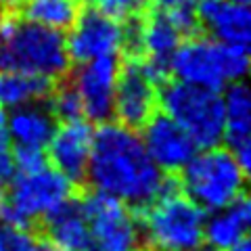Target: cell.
Instances as JSON below:
<instances>
[{"label":"cell","mask_w":251,"mask_h":251,"mask_svg":"<svg viewBox=\"0 0 251 251\" xmlns=\"http://www.w3.org/2000/svg\"><path fill=\"white\" fill-rule=\"evenodd\" d=\"M159 74L151 69L145 61H132L120 72L113 99V115L117 122L128 128H143L155 115V107L159 105Z\"/></svg>","instance_id":"9c48e42d"},{"label":"cell","mask_w":251,"mask_h":251,"mask_svg":"<svg viewBox=\"0 0 251 251\" xmlns=\"http://www.w3.org/2000/svg\"><path fill=\"white\" fill-rule=\"evenodd\" d=\"M205 211L184 193L166 186L145 205L140 234L155 251H199L203 247Z\"/></svg>","instance_id":"277c9868"},{"label":"cell","mask_w":251,"mask_h":251,"mask_svg":"<svg viewBox=\"0 0 251 251\" xmlns=\"http://www.w3.org/2000/svg\"><path fill=\"white\" fill-rule=\"evenodd\" d=\"M92 140L94 130L86 120L77 117V120L63 122L54 128L50 143L46 147L50 155V166L72 180L86 176V168H88L92 153Z\"/></svg>","instance_id":"5bb4252c"},{"label":"cell","mask_w":251,"mask_h":251,"mask_svg":"<svg viewBox=\"0 0 251 251\" xmlns=\"http://www.w3.org/2000/svg\"><path fill=\"white\" fill-rule=\"evenodd\" d=\"M23 0H0V6L2 9H13V6H19Z\"/></svg>","instance_id":"4316f807"},{"label":"cell","mask_w":251,"mask_h":251,"mask_svg":"<svg viewBox=\"0 0 251 251\" xmlns=\"http://www.w3.org/2000/svg\"><path fill=\"white\" fill-rule=\"evenodd\" d=\"M77 2H80V0H77ZM82 2H88V4H92V0H82Z\"/></svg>","instance_id":"1f68e13d"},{"label":"cell","mask_w":251,"mask_h":251,"mask_svg":"<svg viewBox=\"0 0 251 251\" xmlns=\"http://www.w3.org/2000/svg\"><path fill=\"white\" fill-rule=\"evenodd\" d=\"M145 2H151L161 13H172V11L184 9V6H193L195 0H145Z\"/></svg>","instance_id":"d4e9b609"},{"label":"cell","mask_w":251,"mask_h":251,"mask_svg":"<svg viewBox=\"0 0 251 251\" xmlns=\"http://www.w3.org/2000/svg\"><path fill=\"white\" fill-rule=\"evenodd\" d=\"M251 224V207L245 197L234 199L224 207L211 211L205 216V228H203V247L211 251H228L241 241L247 239Z\"/></svg>","instance_id":"ac0fdd59"},{"label":"cell","mask_w":251,"mask_h":251,"mask_svg":"<svg viewBox=\"0 0 251 251\" xmlns=\"http://www.w3.org/2000/svg\"><path fill=\"white\" fill-rule=\"evenodd\" d=\"M38 251H65V249H59V247H54L52 243H50V245H46V247H40Z\"/></svg>","instance_id":"f1b7e54d"},{"label":"cell","mask_w":251,"mask_h":251,"mask_svg":"<svg viewBox=\"0 0 251 251\" xmlns=\"http://www.w3.org/2000/svg\"><path fill=\"white\" fill-rule=\"evenodd\" d=\"M170 69L180 82L222 90L245 77L249 54L247 49L226 46L209 36H193L180 42L170 61Z\"/></svg>","instance_id":"5b68a950"},{"label":"cell","mask_w":251,"mask_h":251,"mask_svg":"<svg viewBox=\"0 0 251 251\" xmlns=\"http://www.w3.org/2000/svg\"><path fill=\"white\" fill-rule=\"evenodd\" d=\"M126 42H128L126 27L97 9L77 15L75 21L69 25V34L65 36L69 57L80 63L117 57Z\"/></svg>","instance_id":"30bf717a"},{"label":"cell","mask_w":251,"mask_h":251,"mask_svg":"<svg viewBox=\"0 0 251 251\" xmlns=\"http://www.w3.org/2000/svg\"><path fill=\"white\" fill-rule=\"evenodd\" d=\"M120 63L115 57L92 59L80 63L72 88L82 105V115L90 122H107L113 115L115 86L120 77Z\"/></svg>","instance_id":"8fae6325"},{"label":"cell","mask_w":251,"mask_h":251,"mask_svg":"<svg viewBox=\"0 0 251 251\" xmlns=\"http://www.w3.org/2000/svg\"><path fill=\"white\" fill-rule=\"evenodd\" d=\"M15 174L4 201V220L31 224L46 220L72 201L74 180L49 166L42 153L15 151Z\"/></svg>","instance_id":"3957f363"},{"label":"cell","mask_w":251,"mask_h":251,"mask_svg":"<svg viewBox=\"0 0 251 251\" xmlns=\"http://www.w3.org/2000/svg\"><path fill=\"white\" fill-rule=\"evenodd\" d=\"M159 103L163 113L172 117L197 147H216L224 140V99L220 90L176 80L159 90Z\"/></svg>","instance_id":"52a82bcc"},{"label":"cell","mask_w":251,"mask_h":251,"mask_svg":"<svg viewBox=\"0 0 251 251\" xmlns=\"http://www.w3.org/2000/svg\"><path fill=\"white\" fill-rule=\"evenodd\" d=\"M50 90V82L42 77L25 75V74H0V107L17 109L23 105L42 100Z\"/></svg>","instance_id":"ffe728a7"},{"label":"cell","mask_w":251,"mask_h":251,"mask_svg":"<svg viewBox=\"0 0 251 251\" xmlns=\"http://www.w3.org/2000/svg\"><path fill=\"white\" fill-rule=\"evenodd\" d=\"M245 166L228 149L207 147L195 153L182 168V188L191 201L205 211L224 207L243 197L245 188Z\"/></svg>","instance_id":"8992f818"},{"label":"cell","mask_w":251,"mask_h":251,"mask_svg":"<svg viewBox=\"0 0 251 251\" xmlns=\"http://www.w3.org/2000/svg\"><path fill=\"white\" fill-rule=\"evenodd\" d=\"M9 134H6V122H4V115L0 113V155H6L9 153Z\"/></svg>","instance_id":"484cf974"},{"label":"cell","mask_w":251,"mask_h":251,"mask_svg":"<svg viewBox=\"0 0 251 251\" xmlns=\"http://www.w3.org/2000/svg\"><path fill=\"white\" fill-rule=\"evenodd\" d=\"M90 230V245L86 251H138L140 224L128 205L100 193H92L82 203Z\"/></svg>","instance_id":"ba28073f"},{"label":"cell","mask_w":251,"mask_h":251,"mask_svg":"<svg viewBox=\"0 0 251 251\" xmlns=\"http://www.w3.org/2000/svg\"><path fill=\"white\" fill-rule=\"evenodd\" d=\"M92 4L94 9L105 13L107 17L124 23L136 17L140 9H143L145 0H92Z\"/></svg>","instance_id":"cb8c5ba5"},{"label":"cell","mask_w":251,"mask_h":251,"mask_svg":"<svg viewBox=\"0 0 251 251\" xmlns=\"http://www.w3.org/2000/svg\"><path fill=\"white\" fill-rule=\"evenodd\" d=\"M182 29L170 17V13H157L147 17L134 31V46L149 67L163 75L170 69V61L182 42Z\"/></svg>","instance_id":"9a60e30c"},{"label":"cell","mask_w":251,"mask_h":251,"mask_svg":"<svg viewBox=\"0 0 251 251\" xmlns=\"http://www.w3.org/2000/svg\"><path fill=\"white\" fill-rule=\"evenodd\" d=\"M2 216H4V197L0 193V220H2Z\"/></svg>","instance_id":"f546056e"},{"label":"cell","mask_w":251,"mask_h":251,"mask_svg":"<svg viewBox=\"0 0 251 251\" xmlns=\"http://www.w3.org/2000/svg\"><path fill=\"white\" fill-rule=\"evenodd\" d=\"M143 128V145L161 172H182L199 149L195 140L166 113L153 115Z\"/></svg>","instance_id":"7c38bea8"},{"label":"cell","mask_w":251,"mask_h":251,"mask_svg":"<svg viewBox=\"0 0 251 251\" xmlns=\"http://www.w3.org/2000/svg\"><path fill=\"white\" fill-rule=\"evenodd\" d=\"M40 243L25 224L0 220V251H38Z\"/></svg>","instance_id":"7402d4cb"},{"label":"cell","mask_w":251,"mask_h":251,"mask_svg":"<svg viewBox=\"0 0 251 251\" xmlns=\"http://www.w3.org/2000/svg\"><path fill=\"white\" fill-rule=\"evenodd\" d=\"M234 2H243V4H247V2H249V0H234Z\"/></svg>","instance_id":"4dcf8cb0"},{"label":"cell","mask_w":251,"mask_h":251,"mask_svg":"<svg viewBox=\"0 0 251 251\" xmlns=\"http://www.w3.org/2000/svg\"><path fill=\"white\" fill-rule=\"evenodd\" d=\"M4 122L9 143L23 153H44L57 128V117L40 100L11 109V113L4 115Z\"/></svg>","instance_id":"2e32d148"},{"label":"cell","mask_w":251,"mask_h":251,"mask_svg":"<svg viewBox=\"0 0 251 251\" xmlns=\"http://www.w3.org/2000/svg\"><path fill=\"white\" fill-rule=\"evenodd\" d=\"M224 99V140L228 151L245 168L251 161V94L241 82L228 86Z\"/></svg>","instance_id":"e0dca14e"},{"label":"cell","mask_w":251,"mask_h":251,"mask_svg":"<svg viewBox=\"0 0 251 251\" xmlns=\"http://www.w3.org/2000/svg\"><path fill=\"white\" fill-rule=\"evenodd\" d=\"M50 111L54 117L67 122V120H77L82 117V105H80V99H77L75 90L72 86L67 88H61L59 92H54L50 97Z\"/></svg>","instance_id":"603a6c76"},{"label":"cell","mask_w":251,"mask_h":251,"mask_svg":"<svg viewBox=\"0 0 251 251\" xmlns=\"http://www.w3.org/2000/svg\"><path fill=\"white\" fill-rule=\"evenodd\" d=\"M193 9L197 25L205 29L209 38L226 46L249 49L251 15L247 4L234 0H195Z\"/></svg>","instance_id":"4fadbf2b"},{"label":"cell","mask_w":251,"mask_h":251,"mask_svg":"<svg viewBox=\"0 0 251 251\" xmlns=\"http://www.w3.org/2000/svg\"><path fill=\"white\" fill-rule=\"evenodd\" d=\"M228 251H251V247H249V243H247V239H245V241H241L239 245H234V247L228 249Z\"/></svg>","instance_id":"83f0119b"},{"label":"cell","mask_w":251,"mask_h":251,"mask_svg":"<svg viewBox=\"0 0 251 251\" xmlns=\"http://www.w3.org/2000/svg\"><path fill=\"white\" fill-rule=\"evenodd\" d=\"M46 230L50 243L65 251H86L90 245V230L82 205L65 203L46 218Z\"/></svg>","instance_id":"d6986e66"},{"label":"cell","mask_w":251,"mask_h":251,"mask_svg":"<svg viewBox=\"0 0 251 251\" xmlns=\"http://www.w3.org/2000/svg\"><path fill=\"white\" fill-rule=\"evenodd\" d=\"M69 61L63 31L25 17L0 19V74H25L52 82L67 72Z\"/></svg>","instance_id":"7a4b0ae2"},{"label":"cell","mask_w":251,"mask_h":251,"mask_svg":"<svg viewBox=\"0 0 251 251\" xmlns=\"http://www.w3.org/2000/svg\"><path fill=\"white\" fill-rule=\"evenodd\" d=\"M23 17L38 25L65 31L75 21L77 0H23Z\"/></svg>","instance_id":"44dd1931"},{"label":"cell","mask_w":251,"mask_h":251,"mask_svg":"<svg viewBox=\"0 0 251 251\" xmlns=\"http://www.w3.org/2000/svg\"><path fill=\"white\" fill-rule=\"evenodd\" d=\"M86 176L94 193L128 207H145L166 188L163 172L149 157L140 134L124 124H105L94 132Z\"/></svg>","instance_id":"6da1fadb"}]
</instances>
